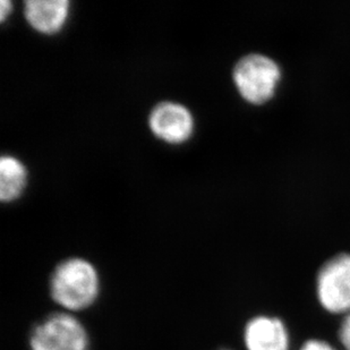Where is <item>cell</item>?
<instances>
[{
	"instance_id": "cell-1",
	"label": "cell",
	"mask_w": 350,
	"mask_h": 350,
	"mask_svg": "<svg viewBox=\"0 0 350 350\" xmlns=\"http://www.w3.org/2000/svg\"><path fill=\"white\" fill-rule=\"evenodd\" d=\"M100 279L92 263L72 258L62 262L50 279L53 301L67 311L90 308L99 296Z\"/></svg>"
},
{
	"instance_id": "cell-2",
	"label": "cell",
	"mask_w": 350,
	"mask_h": 350,
	"mask_svg": "<svg viewBox=\"0 0 350 350\" xmlns=\"http://www.w3.org/2000/svg\"><path fill=\"white\" fill-rule=\"evenodd\" d=\"M281 70L270 57L250 53L238 60L232 79L243 99L253 105H262L273 96Z\"/></svg>"
},
{
	"instance_id": "cell-3",
	"label": "cell",
	"mask_w": 350,
	"mask_h": 350,
	"mask_svg": "<svg viewBox=\"0 0 350 350\" xmlns=\"http://www.w3.org/2000/svg\"><path fill=\"white\" fill-rule=\"evenodd\" d=\"M321 308L327 313L346 317L350 313V254L340 253L324 262L315 280Z\"/></svg>"
},
{
	"instance_id": "cell-4",
	"label": "cell",
	"mask_w": 350,
	"mask_h": 350,
	"mask_svg": "<svg viewBox=\"0 0 350 350\" xmlns=\"http://www.w3.org/2000/svg\"><path fill=\"white\" fill-rule=\"evenodd\" d=\"M31 350H88L89 336L77 317L56 313L34 327L30 338Z\"/></svg>"
},
{
	"instance_id": "cell-5",
	"label": "cell",
	"mask_w": 350,
	"mask_h": 350,
	"mask_svg": "<svg viewBox=\"0 0 350 350\" xmlns=\"http://www.w3.org/2000/svg\"><path fill=\"white\" fill-rule=\"evenodd\" d=\"M149 127L153 135L168 144H182L191 139L194 118L185 106L163 101L153 108L149 116Z\"/></svg>"
},
{
	"instance_id": "cell-6",
	"label": "cell",
	"mask_w": 350,
	"mask_h": 350,
	"mask_svg": "<svg viewBox=\"0 0 350 350\" xmlns=\"http://www.w3.org/2000/svg\"><path fill=\"white\" fill-rule=\"evenodd\" d=\"M244 344L246 350H289L291 334L279 317L258 315L246 324Z\"/></svg>"
},
{
	"instance_id": "cell-7",
	"label": "cell",
	"mask_w": 350,
	"mask_h": 350,
	"mask_svg": "<svg viewBox=\"0 0 350 350\" xmlns=\"http://www.w3.org/2000/svg\"><path fill=\"white\" fill-rule=\"evenodd\" d=\"M70 7L68 0H27L24 16L34 30L51 36L59 32L66 24Z\"/></svg>"
},
{
	"instance_id": "cell-8",
	"label": "cell",
	"mask_w": 350,
	"mask_h": 350,
	"mask_svg": "<svg viewBox=\"0 0 350 350\" xmlns=\"http://www.w3.org/2000/svg\"><path fill=\"white\" fill-rule=\"evenodd\" d=\"M27 182L25 165L13 156L0 160V200L5 203L15 201L24 192Z\"/></svg>"
},
{
	"instance_id": "cell-9",
	"label": "cell",
	"mask_w": 350,
	"mask_h": 350,
	"mask_svg": "<svg viewBox=\"0 0 350 350\" xmlns=\"http://www.w3.org/2000/svg\"><path fill=\"white\" fill-rule=\"evenodd\" d=\"M338 337L342 349L350 350V313L342 317Z\"/></svg>"
},
{
	"instance_id": "cell-10",
	"label": "cell",
	"mask_w": 350,
	"mask_h": 350,
	"mask_svg": "<svg viewBox=\"0 0 350 350\" xmlns=\"http://www.w3.org/2000/svg\"><path fill=\"white\" fill-rule=\"evenodd\" d=\"M299 350H338L330 342L322 339H308Z\"/></svg>"
},
{
	"instance_id": "cell-11",
	"label": "cell",
	"mask_w": 350,
	"mask_h": 350,
	"mask_svg": "<svg viewBox=\"0 0 350 350\" xmlns=\"http://www.w3.org/2000/svg\"><path fill=\"white\" fill-rule=\"evenodd\" d=\"M13 10V3L8 1V0H1L0 3V21L3 22L6 20L8 15L12 13Z\"/></svg>"
}]
</instances>
